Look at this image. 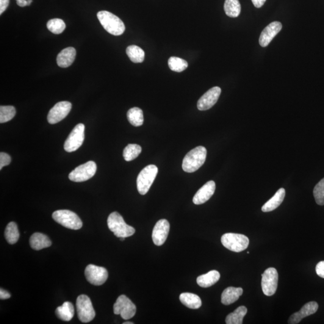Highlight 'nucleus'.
Returning a JSON list of instances; mask_svg holds the SVG:
<instances>
[{
  "label": "nucleus",
  "mask_w": 324,
  "mask_h": 324,
  "mask_svg": "<svg viewBox=\"0 0 324 324\" xmlns=\"http://www.w3.org/2000/svg\"><path fill=\"white\" fill-rule=\"evenodd\" d=\"M243 293V290L242 288H227L223 290L222 294H221V303L226 306L234 303L239 300Z\"/></svg>",
  "instance_id": "nucleus-20"
},
{
  "label": "nucleus",
  "mask_w": 324,
  "mask_h": 324,
  "mask_svg": "<svg viewBox=\"0 0 324 324\" xmlns=\"http://www.w3.org/2000/svg\"><path fill=\"white\" fill-rule=\"evenodd\" d=\"M76 306L77 317L82 323H88L94 320L96 313L90 298L88 296L79 295L77 298Z\"/></svg>",
  "instance_id": "nucleus-7"
},
{
  "label": "nucleus",
  "mask_w": 324,
  "mask_h": 324,
  "mask_svg": "<svg viewBox=\"0 0 324 324\" xmlns=\"http://www.w3.org/2000/svg\"><path fill=\"white\" fill-rule=\"evenodd\" d=\"M126 54L133 63H143L145 59V52L138 46L131 45L127 47Z\"/></svg>",
  "instance_id": "nucleus-28"
},
{
  "label": "nucleus",
  "mask_w": 324,
  "mask_h": 324,
  "mask_svg": "<svg viewBox=\"0 0 324 324\" xmlns=\"http://www.w3.org/2000/svg\"><path fill=\"white\" fill-rule=\"evenodd\" d=\"M85 276L89 283L95 286H100L107 281L108 273L104 267L90 264L85 268Z\"/></svg>",
  "instance_id": "nucleus-12"
},
{
  "label": "nucleus",
  "mask_w": 324,
  "mask_h": 324,
  "mask_svg": "<svg viewBox=\"0 0 324 324\" xmlns=\"http://www.w3.org/2000/svg\"><path fill=\"white\" fill-rule=\"evenodd\" d=\"M10 297L11 295L9 292L1 288V289H0V298H1V300H6V299L10 298Z\"/></svg>",
  "instance_id": "nucleus-39"
},
{
  "label": "nucleus",
  "mask_w": 324,
  "mask_h": 324,
  "mask_svg": "<svg viewBox=\"0 0 324 324\" xmlns=\"http://www.w3.org/2000/svg\"><path fill=\"white\" fill-rule=\"evenodd\" d=\"M125 239H126L125 237H121L120 238L121 241H124V240H125Z\"/></svg>",
  "instance_id": "nucleus-43"
},
{
  "label": "nucleus",
  "mask_w": 324,
  "mask_h": 324,
  "mask_svg": "<svg viewBox=\"0 0 324 324\" xmlns=\"http://www.w3.org/2000/svg\"><path fill=\"white\" fill-rule=\"evenodd\" d=\"M134 324V323L132 322H126L123 323V324Z\"/></svg>",
  "instance_id": "nucleus-42"
},
{
  "label": "nucleus",
  "mask_w": 324,
  "mask_h": 324,
  "mask_svg": "<svg viewBox=\"0 0 324 324\" xmlns=\"http://www.w3.org/2000/svg\"><path fill=\"white\" fill-rule=\"evenodd\" d=\"M30 244L31 248L36 251H40L41 249L50 247L52 243L48 237L41 233H35L32 235L30 239Z\"/></svg>",
  "instance_id": "nucleus-22"
},
{
  "label": "nucleus",
  "mask_w": 324,
  "mask_h": 324,
  "mask_svg": "<svg viewBox=\"0 0 324 324\" xmlns=\"http://www.w3.org/2000/svg\"><path fill=\"white\" fill-rule=\"evenodd\" d=\"M11 162V157L9 154L2 153H0V170L5 167L9 165Z\"/></svg>",
  "instance_id": "nucleus-36"
},
{
  "label": "nucleus",
  "mask_w": 324,
  "mask_h": 324,
  "mask_svg": "<svg viewBox=\"0 0 324 324\" xmlns=\"http://www.w3.org/2000/svg\"><path fill=\"white\" fill-rule=\"evenodd\" d=\"M224 10L229 17H238L241 12V4L239 0H225Z\"/></svg>",
  "instance_id": "nucleus-29"
},
{
  "label": "nucleus",
  "mask_w": 324,
  "mask_h": 324,
  "mask_svg": "<svg viewBox=\"0 0 324 324\" xmlns=\"http://www.w3.org/2000/svg\"><path fill=\"white\" fill-rule=\"evenodd\" d=\"M113 312L115 315H120L123 320H128L135 315L137 307L128 297L121 295L113 305Z\"/></svg>",
  "instance_id": "nucleus-10"
},
{
  "label": "nucleus",
  "mask_w": 324,
  "mask_h": 324,
  "mask_svg": "<svg viewBox=\"0 0 324 324\" xmlns=\"http://www.w3.org/2000/svg\"><path fill=\"white\" fill-rule=\"evenodd\" d=\"M180 300L188 308L199 309L202 306V301L198 295L192 293H182L180 295Z\"/></svg>",
  "instance_id": "nucleus-24"
},
{
  "label": "nucleus",
  "mask_w": 324,
  "mask_h": 324,
  "mask_svg": "<svg viewBox=\"0 0 324 324\" xmlns=\"http://www.w3.org/2000/svg\"><path fill=\"white\" fill-rule=\"evenodd\" d=\"M75 57L76 50L73 47H69V48L64 49L58 55L57 65L60 68H68L73 63Z\"/></svg>",
  "instance_id": "nucleus-19"
},
{
  "label": "nucleus",
  "mask_w": 324,
  "mask_h": 324,
  "mask_svg": "<svg viewBox=\"0 0 324 324\" xmlns=\"http://www.w3.org/2000/svg\"><path fill=\"white\" fill-rule=\"evenodd\" d=\"M55 314L61 320L66 321V322L70 321L74 315L73 304L71 302H65L62 306L57 307L55 311Z\"/></svg>",
  "instance_id": "nucleus-25"
},
{
  "label": "nucleus",
  "mask_w": 324,
  "mask_h": 324,
  "mask_svg": "<svg viewBox=\"0 0 324 324\" xmlns=\"http://www.w3.org/2000/svg\"><path fill=\"white\" fill-rule=\"evenodd\" d=\"M252 1L256 8H261L265 4L266 0H252Z\"/></svg>",
  "instance_id": "nucleus-41"
},
{
  "label": "nucleus",
  "mask_w": 324,
  "mask_h": 324,
  "mask_svg": "<svg viewBox=\"0 0 324 324\" xmlns=\"http://www.w3.org/2000/svg\"><path fill=\"white\" fill-rule=\"evenodd\" d=\"M220 278V275L218 271L212 270L205 275L199 276L196 279V282L199 287L209 288L217 283Z\"/></svg>",
  "instance_id": "nucleus-23"
},
{
  "label": "nucleus",
  "mask_w": 324,
  "mask_h": 324,
  "mask_svg": "<svg viewBox=\"0 0 324 324\" xmlns=\"http://www.w3.org/2000/svg\"><path fill=\"white\" fill-rule=\"evenodd\" d=\"M127 119L132 126L139 127L144 123V115L142 109L140 108H132L127 113Z\"/></svg>",
  "instance_id": "nucleus-27"
},
{
  "label": "nucleus",
  "mask_w": 324,
  "mask_h": 324,
  "mask_svg": "<svg viewBox=\"0 0 324 324\" xmlns=\"http://www.w3.org/2000/svg\"><path fill=\"white\" fill-rule=\"evenodd\" d=\"M314 196L316 203L319 206L324 205V178L315 185Z\"/></svg>",
  "instance_id": "nucleus-35"
},
{
  "label": "nucleus",
  "mask_w": 324,
  "mask_h": 324,
  "mask_svg": "<svg viewBox=\"0 0 324 324\" xmlns=\"http://www.w3.org/2000/svg\"><path fill=\"white\" fill-rule=\"evenodd\" d=\"M168 66L171 71L181 72L187 68L188 63L186 61L179 57H171L168 60Z\"/></svg>",
  "instance_id": "nucleus-32"
},
{
  "label": "nucleus",
  "mask_w": 324,
  "mask_h": 324,
  "mask_svg": "<svg viewBox=\"0 0 324 324\" xmlns=\"http://www.w3.org/2000/svg\"><path fill=\"white\" fill-rule=\"evenodd\" d=\"M98 18L107 32L113 36H120L125 31L123 22L118 16L108 11H101L98 13Z\"/></svg>",
  "instance_id": "nucleus-2"
},
{
  "label": "nucleus",
  "mask_w": 324,
  "mask_h": 324,
  "mask_svg": "<svg viewBox=\"0 0 324 324\" xmlns=\"http://www.w3.org/2000/svg\"><path fill=\"white\" fill-rule=\"evenodd\" d=\"M170 229V223L167 220L161 219L157 221L152 233V239L155 245L160 246L165 243L167 239Z\"/></svg>",
  "instance_id": "nucleus-15"
},
{
  "label": "nucleus",
  "mask_w": 324,
  "mask_h": 324,
  "mask_svg": "<svg viewBox=\"0 0 324 324\" xmlns=\"http://www.w3.org/2000/svg\"><path fill=\"white\" fill-rule=\"evenodd\" d=\"M216 190V183L214 181H209L199 189L193 198V203L201 205L209 201L214 195Z\"/></svg>",
  "instance_id": "nucleus-18"
},
{
  "label": "nucleus",
  "mask_w": 324,
  "mask_h": 324,
  "mask_svg": "<svg viewBox=\"0 0 324 324\" xmlns=\"http://www.w3.org/2000/svg\"><path fill=\"white\" fill-rule=\"evenodd\" d=\"M279 275L275 268H268L262 275L261 286L263 292L267 296H272L278 288Z\"/></svg>",
  "instance_id": "nucleus-11"
},
{
  "label": "nucleus",
  "mask_w": 324,
  "mask_h": 324,
  "mask_svg": "<svg viewBox=\"0 0 324 324\" xmlns=\"http://www.w3.org/2000/svg\"><path fill=\"white\" fill-rule=\"evenodd\" d=\"M108 228L116 237H129L135 233V229L127 225L123 217L117 212H113L108 218Z\"/></svg>",
  "instance_id": "nucleus-3"
},
{
  "label": "nucleus",
  "mask_w": 324,
  "mask_h": 324,
  "mask_svg": "<svg viewBox=\"0 0 324 324\" xmlns=\"http://www.w3.org/2000/svg\"><path fill=\"white\" fill-rule=\"evenodd\" d=\"M33 0H16V2L19 6L26 7L27 5L31 4Z\"/></svg>",
  "instance_id": "nucleus-40"
},
{
  "label": "nucleus",
  "mask_w": 324,
  "mask_h": 324,
  "mask_svg": "<svg viewBox=\"0 0 324 324\" xmlns=\"http://www.w3.org/2000/svg\"><path fill=\"white\" fill-rule=\"evenodd\" d=\"M16 115L15 108L12 106L0 107V123H4L9 121Z\"/></svg>",
  "instance_id": "nucleus-34"
},
{
  "label": "nucleus",
  "mask_w": 324,
  "mask_h": 324,
  "mask_svg": "<svg viewBox=\"0 0 324 324\" xmlns=\"http://www.w3.org/2000/svg\"><path fill=\"white\" fill-rule=\"evenodd\" d=\"M282 25L278 21L273 22L266 27L261 33L259 37V44L262 47H266L275 37V36L281 32Z\"/></svg>",
  "instance_id": "nucleus-16"
},
{
  "label": "nucleus",
  "mask_w": 324,
  "mask_h": 324,
  "mask_svg": "<svg viewBox=\"0 0 324 324\" xmlns=\"http://www.w3.org/2000/svg\"><path fill=\"white\" fill-rule=\"evenodd\" d=\"M221 242L224 247L228 250L241 252L246 250L249 245V239L245 235L235 233H226L222 235Z\"/></svg>",
  "instance_id": "nucleus-6"
},
{
  "label": "nucleus",
  "mask_w": 324,
  "mask_h": 324,
  "mask_svg": "<svg viewBox=\"0 0 324 324\" xmlns=\"http://www.w3.org/2000/svg\"><path fill=\"white\" fill-rule=\"evenodd\" d=\"M248 309L245 306H240L227 316L225 322L227 324H242L243 318L247 314Z\"/></svg>",
  "instance_id": "nucleus-26"
},
{
  "label": "nucleus",
  "mask_w": 324,
  "mask_h": 324,
  "mask_svg": "<svg viewBox=\"0 0 324 324\" xmlns=\"http://www.w3.org/2000/svg\"><path fill=\"white\" fill-rule=\"evenodd\" d=\"M221 88L215 87L207 91L204 95L199 99L197 104L198 109L199 110L210 109L217 103L221 94Z\"/></svg>",
  "instance_id": "nucleus-14"
},
{
  "label": "nucleus",
  "mask_w": 324,
  "mask_h": 324,
  "mask_svg": "<svg viewBox=\"0 0 324 324\" xmlns=\"http://www.w3.org/2000/svg\"><path fill=\"white\" fill-rule=\"evenodd\" d=\"M207 154V149L203 146L192 149L185 155L182 160V170L188 173L198 170L206 162Z\"/></svg>",
  "instance_id": "nucleus-1"
},
{
  "label": "nucleus",
  "mask_w": 324,
  "mask_h": 324,
  "mask_svg": "<svg viewBox=\"0 0 324 324\" xmlns=\"http://www.w3.org/2000/svg\"><path fill=\"white\" fill-rule=\"evenodd\" d=\"M97 165L93 161H89L76 167L69 175V179L74 182H83L92 178L95 175Z\"/></svg>",
  "instance_id": "nucleus-9"
},
{
  "label": "nucleus",
  "mask_w": 324,
  "mask_h": 324,
  "mask_svg": "<svg viewBox=\"0 0 324 324\" xmlns=\"http://www.w3.org/2000/svg\"><path fill=\"white\" fill-rule=\"evenodd\" d=\"M10 0H0V15L6 10L8 5L9 4Z\"/></svg>",
  "instance_id": "nucleus-38"
},
{
  "label": "nucleus",
  "mask_w": 324,
  "mask_h": 324,
  "mask_svg": "<svg viewBox=\"0 0 324 324\" xmlns=\"http://www.w3.org/2000/svg\"><path fill=\"white\" fill-rule=\"evenodd\" d=\"M142 148L138 144H129L123 151V157L127 162L132 161L141 154Z\"/></svg>",
  "instance_id": "nucleus-31"
},
{
  "label": "nucleus",
  "mask_w": 324,
  "mask_h": 324,
  "mask_svg": "<svg viewBox=\"0 0 324 324\" xmlns=\"http://www.w3.org/2000/svg\"><path fill=\"white\" fill-rule=\"evenodd\" d=\"M72 109V104L69 102H59L49 110L48 115V121L49 124H54L59 123L67 117Z\"/></svg>",
  "instance_id": "nucleus-13"
},
{
  "label": "nucleus",
  "mask_w": 324,
  "mask_h": 324,
  "mask_svg": "<svg viewBox=\"0 0 324 324\" xmlns=\"http://www.w3.org/2000/svg\"><path fill=\"white\" fill-rule=\"evenodd\" d=\"M285 190L284 188H281L277 191L275 195L268 200L262 207L263 212H270L273 211L281 206L283 203L285 196Z\"/></svg>",
  "instance_id": "nucleus-21"
},
{
  "label": "nucleus",
  "mask_w": 324,
  "mask_h": 324,
  "mask_svg": "<svg viewBox=\"0 0 324 324\" xmlns=\"http://www.w3.org/2000/svg\"><path fill=\"white\" fill-rule=\"evenodd\" d=\"M318 309V304L317 302L311 301L307 303L302 307L300 311L294 313L290 316L288 323L297 324L300 322L303 318L315 314Z\"/></svg>",
  "instance_id": "nucleus-17"
},
{
  "label": "nucleus",
  "mask_w": 324,
  "mask_h": 324,
  "mask_svg": "<svg viewBox=\"0 0 324 324\" xmlns=\"http://www.w3.org/2000/svg\"><path fill=\"white\" fill-rule=\"evenodd\" d=\"M52 218L56 222L68 229L78 230L82 226L81 218L70 210H57L52 214Z\"/></svg>",
  "instance_id": "nucleus-4"
},
{
  "label": "nucleus",
  "mask_w": 324,
  "mask_h": 324,
  "mask_svg": "<svg viewBox=\"0 0 324 324\" xmlns=\"http://www.w3.org/2000/svg\"><path fill=\"white\" fill-rule=\"evenodd\" d=\"M84 124L82 123L77 124L65 141L64 145L65 151L68 153H72L81 147L84 141Z\"/></svg>",
  "instance_id": "nucleus-8"
},
{
  "label": "nucleus",
  "mask_w": 324,
  "mask_h": 324,
  "mask_svg": "<svg viewBox=\"0 0 324 324\" xmlns=\"http://www.w3.org/2000/svg\"><path fill=\"white\" fill-rule=\"evenodd\" d=\"M47 28L50 32L54 34L60 35L66 29V24L62 19H52L47 23Z\"/></svg>",
  "instance_id": "nucleus-33"
},
{
  "label": "nucleus",
  "mask_w": 324,
  "mask_h": 324,
  "mask_svg": "<svg viewBox=\"0 0 324 324\" xmlns=\"http://www.w3.org/2000/svg\"><path fill=\"white\" fill-rule=\"evenodd\" d=\"M4 235L5 239L10 245H14L17 243L19 238V233L16 223L12 221L8 224L5 229Z\"/></svg>",
  "instance_id": "nucleus-30"
},
{
  "label": "nucleus",
  "mask_w": 324,
  "mask_h": 324,
  "mask_svg": "<svg viewBox=\"0 0 324 324\" xmlns=\"http://www.w3.org/2000/svg\"><path fill=\"white\" fill-rule=\"evenodd\" d=\"M158 173V168L156 165H149L144 168L140 172L137 178V189L141 195L147 193L153 184Z\"/></svg>",
  "instance_id": "nucleus-5"
},
{
  "label": "nucleus",
  "mask_w": 324,
  "mask_h": 324,
  "mask_svg": "<svg viewBox=\"0 0 324 324\" xmlns=\"http://www.w3.org/2000/svg\"><path fill=\"white\" fill-rule=\"evenodd\" d=\"M316 272L320 278L324 279V261L320 262L316 266Z\"/></svg>",
  "instance_id": "nucleus-37"
}]
</instances>
